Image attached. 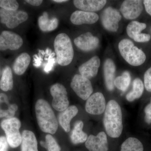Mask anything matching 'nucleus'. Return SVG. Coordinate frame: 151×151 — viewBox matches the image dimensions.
Wrapping results in <instances>:
<instances>
[{
    "label": "nucleus",
    "mask_w": 151,
    "mask_h": 151,
    "mask_svg": "<svg viewBox=\"0 0 151 151\" xmlns=\"http://www.w3.org/2000/svg\"><path fill=\"white\" fill-rule=\"evenodd\" d=\"M122 18V15L118 10L109 7L103 11L101 22L105 29L112 32H116L119 29V22Z\"/></svg>",
    "instance_id": "9"
},
{
    "label": "nucleus",
    "mask_w": 151,
    "mask_h": 151,
    "mask_svg": "<svg viewBox=\"0 0 151 151\" xmlns=\"http://www.w3.org/2000/svg\"><path fill=\"white\" fill-rule=\"evenodd\" d=\"M150 103H151V97L150 98Z\"/></svg>",
    "instance_id": "40"
},
{
    "label": "nucleus",
    "mask_w": 151,
    "mask_h": 151,
    "mask_svg": "<svg viewBox=\"0 0 151 151\" xmlns=\"http://www.w3.org/2000/svg\"><path fill=\"white\" fill-rule=\"evenodd\" d=\"M85 146L89 151H108L107 135L103 132H100L96 136L90 135L85 142Z\"/></svg>",
    "instance_id": "14"
},
{
    "label": "nucleus",
    "mask_w": 151,
    "mask_h": 151,
    "mask_svg": "<svg viewBox=\"0 0 151 151\" xmlns=\"http://www.w3.org/2000/svg\"><path fill=\"white\" fill-rule=\"evenodd\" d=\"M35 110L39 127L42 132L54 134L58 129V123L50 105L43 99H39L35 104Z\"/></svg>",
    "instance_id": "2"
},
{
    "label": "nucleus",
    "mask_w": 151,
    "mask_h": 151,
    "mask_svg": "<svg viewBox=\"0 0 151 151\" xmlns=\"http://www.w3.org/2000/svg\"><path fill=\"white\" fill-rule=\"evenodd\" d=\"M144 83L146 90L151 92V67L147 70L144 74Z\"/></svg>",
    "instance_id": "32"
},
{
    "label": "nucleus",
    "mask_w": 151,
    "mask_h": 151,
    "mask_svg": "<svg viewBox=\"0 0 151 151\" xmlns=\"http://www.w3.org/2000/svg\"><path fill=\"white\" fill-rule=\"evenodd\" d=\"M119 49L122 57L130 65L137 66L142 65L145 61V52L128 39H124L120 42Z\"/></svg>",
    "instance_id": "4"
},
{
    "label": "nucleus",
    "mask_w": 151,
    "mask_h": 151,
    "mask_svg": "<svg viewBox=\"0 0 151 151\" xmlns=\"http://www.w3.org/2000/svg\"><path fill=\"white\" fill-rule=\"evenodd\" d=\"M1 127L4 131L6 139L11 147L16 148L21 144L22 135L19 132L21 123L15 117L4 120L1 124Z\"/></svg>",
    "instance_id": "5"
},
{
    "label": "nucleus",
    "mask_w": 151,
    "mask_h": 151,
    "mask_svg": "<svg viewBox=\"0 0 151 151\" xmlns=\"http://www.w3.org/2000/svg\"><path fill=\"white\" fill-rule=\"evenodd\" d=\"M99 19V16L95 13L81 10L73 12L70 17L72 23L76 25L93 24L97 22Z\"/></svg>",
    "instance_id": "15"
},
{
    "label": "nucleus",
    "mask_w": 151,
    "mask_h": 151,
    "mask_svg": "<svg viewBox=\"0 0 151 151\" xmlns=\"http://www.w3.org/2000/svg\"><path fill=\"white\" fill-rule=\"evenodd\" d=\"M70 87L77 96L83 100H87L93 91L89 79L80 74L74 76L70 83Z\"/></svg>",
    "instance_id": "8"
},
{
    "label": "nucleus",
    "mask_w": 151,
    "mask_h": 151,
    "mask_svg": "<svg viewBox=\"0 0 151 151\" xmlns=\"http://www.w3.org/2000/svg\"><path fill=\"white\" fill-rule=\"evenodd\" d=\"M50 94L52 99V107L59 112H62L69 107V102L67 92L65 86L60 83H56L51 86Z\"/></svg>",
    "instance_id": "6"
},
{
    "label": "nucleus",
    "mask_w": 151,
    "mask_h": 151,
    "mask_svg": "<svg viewBox=\"0 0 151 151\" xmlns=\"http://www.w3.org/2000/svg\"><path fill=\"white\" fill-rule=\"evenodd\" d=\"M8 145L5 137H0V151H8Z\"/></svg>",
    "instance_id": "35"
},
{
    "label": "nucleus",
    "mask_w": 151,
    "mask_h": 151,
    "mask_svg": "<svg viewBox=\"0 0 151 151\" xmlns=\"http://www.w3.org/2000/svg\"><path fill=\"white\" fill-rule=\"evenodd\" d=\"M78 113V109L75 105L69 106L59 115V122L61 127L65 132L70 130V122Z\"/></svg>",
    "instance_id": "19"
},
{
    "label": "nucleus",
    "mask_w": 151,
    "mask_h": 151,
    "mask_svg": "<svg viewBox=\"0 0 151 151\" xmlns=\"http://www.w3.org/2000/svg\"><path fill=\"white\" fill-rule=\"evenodd\" d=\"M18 108V107L16 104H10L6 94L0 93V118H12Z\"/></svg>",
    "instance_id": "20"
},
{
    "label": "nucleus",
    "mask_w": 151,
    "mask_h": 151,
    "mask_svg": "<svg viewBox=\"0 0 151 151\" xmlns=\"http://www.w3.org/2000/svg\"><path fill=\"white\" fill-rule=\"evenodd\" d=\"M45 142L47 151H60V147L55 138L51 135L47 134L45 137Z\"/></svg>",
    "instance_id": "30"
},
{
    "label": "nucleus",
    "mask_w": 151,
    "mask_h": 151,
    "mask_svg": "<svg viewBox=\"0 0 151 151\" xmlns=\"http://www.w3.org/2000/svg\"><path fill=\"white\" fill-rule=\"evenodd\" d=\"M146 12L151 16V0H145L143 1Z\"/></svg>",
    "instance_id": "36"
},
{
    "label": "nucleus",
    "mask_w": 151,
    "mask_h": 151,
    "mask_svg": "<svg viewBox=\"0 0 151 151\" xmlns=\"http://www.w3.org/2000/svg\"><path fill=\"white\" fill-rule=\"evenodd\" d=\"M121 151H144V147L138 139L129 137L122 144Z\"/></svg>",
    "instance_id": "27"
},
{
    "label": "nucleus",
    "mask_w": 151,
    "mask_h": 151,
    "mask_svg": "<svg viewBox=\"0 0 151 151\" xmlns=\"http://www.w3.org/2000/svg\"><path fill=\"white\" fill-rule=\"evenodd\" d=\"M19 4L15 0H0V7L9 11H17Z\"/></svg>",
    "instance_id": "31"
},
{
    "label": "nucleus",
    "mask_w": 151,
    "mask_h": 151,
    "mask_svg": "<svg viewBox=\"0 0 151 151\" xmlns=\"http://www.w3.org/2000/svg\"><path fill=\"white\" fill-rule=\"evenodd\" d=\"M143 9V1L140 0H126L122 3L120 11L127 19H134L140 15Z\"/></svg>",
    "instance_id": "12"
},
{
    "label": "nucleus",
    "mask_w": 151,
    "mask_h": 151,
    "mask_svg": "<svg viewBox=\"0 0 151 151\" xmlns=\"http://www.w3.org/2000/svg\"><path fill=\"white\" fill-rule=\"evenodd\" d=\"M25 1L31 5L35 6H40L43 2L42 0H26Z\"/></svg>",
    "instance_id": "37"
},
{
    "label": "nucleus",
    "mask_w": 151,
    "mask_h": 151,
    "mask_svg": "<svg viewBox=\"0 0 151 151\" xmlns=\"http://www.w3.org/2000/svg\"><path fill=\"white\" fill-rule=\"evenodd\" d=\"M22 137L21 151H38L37 140L33 132L24 130Z\"/></svg>",
    "instance_id": "21"
},
{
    "label": "nucleus",
    "mask_w": 151,
    "mask_h": 151,
    "mask_svg": "<svg viewBox=\"0 0 151 151\" xmlns=\"http://www.w3.org/2000/svg\"><path fill=\"white\" fill-rule=\"evenodd\" d=\"M14 85L12 72L11 68L6 66L3 70L1 78L0 81V88L4 92L13 89Z\"/></svg>",
    "instance_id": "25"
},
{
    "label": "nucleus",
    "mask_w": 151,
    "mask_h": 151,
    "mask_svg": "<svg viewBox=\"0 0 151 151\" xmlns=\"http://www.w3.org/2000/svg\"><path fill=\"white\" fill-rule=\"evenodd\" d=\"M38 23L40 28L42 32H48L56 29L58 27L59 22L56 18H49L48 14L45 12L39 17Z\"/></svg>",
    "instance_id": "23"
},
{
    "label": "nucleus",
    "mask_w": 151,
    "mask_h": 151,
    "mask_svg": "<svg viewBox=\"0 0 151 151\" xmlns=\"http://www.w3.org/2000/svg\"><path fill=\"white\" fill-rule=\"evenodd\" d=\"M131 76L129 72L124 71L122 76L116 77L114 80V86L123 92H125L129 86Z\"/></svg>",
    "instance_id": "28"
},
{
    "label": "nucleus",
    "mask_w": 151,
    "mask_h": 151,
    "mask_svg": "<svg viewBox=\"0 0 151 151\" xmlns=\"http://www.w3.org/2000/svg\"><path fill=\"white\" fill-rule=\"evenodd\" d=\"M76 46L83 51L89 52L96 49L99 46V39L94 36L91 32L82 34L74 40Z\"/></svg>",
    "instance_id": "13"
},
{
    "label": "nucleus",
    "mask_w": 151,
    "mask_h": 151,
    "mask_svg": "<svg viewBox=\"0 0 151 151\" xmlns=\"http://www.w3.org/2000/svg\"><path fill=\"white\" fill-rule=\"evenodd\" d=\"M28 14L23 11H9L0 9L1 22L10 29H14L27 20Z\"/></svg>",
    "instance_id": "7"
},
{
    "label": "nucleus",
    "mask_w": 151,
    "mask_h": 151,
    "mask_svg": "<svg viewBox=\"0 0 151 151\" xmlns=\"http://www.w3.org/2000/svg\"><path fill=\"white\" fill-rule=\"evenodd\" d=\"M73 4L81 11L94 12L103 9L107 3L105 0H74Z\"/></svg>",
    "instance_id": "17"
},
{
    "label": "nucleus",
    "mask_w": 151,
    "mask_h": 151,
    "mask_svg": "<svg viewBox=\"0 0 151 151\" xmlns=\"http://www.w3.org/2000/svg\"><path fill=\"white\" fill-rule=\"evenodd\" d=\"M147 25L146 24L137 21H132L127 25V35L130 38L134 39L135 37L141 33V32L145 29Z\"/></svg>",
    "instance_id": "29"
},
{
    "label": "nucleus",
    "mask_w": 151,
    "mask_h": 151,
    "mask_svg": "<svg viewBox=\"0 0 151 151\" xmlns=\"http://www.w3.org/2000/svg\"><path fill=\"white\" fill-rule=\"evenodd\" d=\"M151 37L150 35L145 33H140L134 38L135 41L138 42H147L150 40Z\"/></svg>",
    "instance_id": "33"
},
{
    "label": "nucleus",
    "mask_w": 151,
    "mask_h": 151,
    "mask_svg": "<svg viewBox=\"0 0 151 151\" xmlns=\"http://www.w3.org/2000/svg\"><path fill=\"white\" fill-rule=\"evenodd\" d=\"M0 73H1V70H0Z\"/></svg>",
    "instance_id": "41"
},
{
    "label": "nucleus",
    "mask_w": 151,
    "mask_h": 151,
    "mask_svg": "<svg viewBox=\"0 0 151 151\" xmlns=\"http://www.w3.org/2000/svg\"><path fill=\"white\" fill-rule=\"evenodd\" d=\"M83 127L84 123L81 121L76 122L74 125L70 137L71 142L74 145L84 143L87 140L88 136L83 132Z\"/></svg>",
    "instance_id": "24"
},
{
    "label": "nucleus",
    "mask_w": 151,
    "mask_h": 151,
    "mask_svg": "<svg viewBox=\"0 0 151 151\" xmlns=\"http://www.w3.org/2000/svg\"><path fill=\"white\" fill-rule=\"evenodd\" d=\"M54 48L57 62L59 65L66 66L71 63L74 56V50L71 40L67 35L61 33L56 36Z\"/></svg>",
    "instance_id": "3"
},
{
    "label": "nucleus",
    "mask_w": 151,
    "mask_h": 151,
    "mask_svg": "<svg viewBox=\"0 0 151 151\" xmlns=\"http://www.w3.org/2000/svg\"><path fill=\"white\" fill-rule=\"evenodd\" d=\"M52 1L54 2L57 3H62L68 1H67V0H53Z\"/></svg>",
    "instance_id": "38"
},
{
    "label": "nucleus",
    "mask_w": 151,
    "mask_h": 151,
    "mask_svg": "<svg viewBox=\"0 0 151 151\" xmlns=\"http://www.w3.org/2000/svg\"><path fill=\"white\" fill-rule=\"evenodd\" d=\"M31 57L27 52H23L16 59L13 68L18 75H22L26 71L30 63Z\"/></svg>",
    "instance_id": "22"
},
{
    "label": "nucleus",
    "mask_w": 151,
    "mask_h": 151,
    "mask_svg": "<svg viewBox=\"0 0 151 151\" xmlns=\"http://www.w3.org/2000/svg\"><path fill=\"white\" fill-rule=\"evenodd\" d=\"M116 66L114 62L111 58H107L104 64V75L105 84L109 91H113L114 89Z\"/></svg>",
    "instance_id": "18"
},
{
    "label": "nucleus",
    "mask_w": 151,
    "mask_h": 151,
    "mask_svg": "<svg viewBox=\"0 0 151 151\" xmlns=\"http://www.w3.org/2000/svg\"><path fill=\"white\" fill-rule=\"evenodd\" d=\"M40 145H41L43 147L45 148L46 149L47 147H46V142H42V141H41L40 142Z\"/></svg>",
    "instance_id": "39"
},
{
    "label": "nucleus",
    "mask_w": 151,
    "mask_h": 151,
    "mask_svg": "<svg viewBox=\"0 0 151 151\" xmlns=\"http://www.w3.org/2000/svg\"><path fill=\"white\" fill-rule=\"evenodd\" d=\"M144 90V85L140 78H136L133 82V89L127 94L126 98L129 102H132L140 97Z\"/></svg>",
    "instance_id": "26"
},
{
    "label": "nucleus",
    "mask_w": 151,
    "mask_h": 151,
    "mask_svg": "<svg viewBox=\"0 0 151 151\" xmlns=\"http://www.w3.org/2000/svg\"><path fill=\"white\" fill-rule=\"evenodd\" d=\"M105 131L111 137H119L123 130L122 109L115 100H111L106 105L103 118Z\"/></svg>",
    "instance_id": "1"
},
{
    "label": "nucleus",
    "mask_w": 151,
    "mask_h": 151,
    "mask_svg": "<svg viewBox=\"0 0 151 151\" xmlns=\"http://www.w3.org/2000/svg\"><path fill=\"white\" fill-rule=\"evenodd\" d=\"M106 107L104 95L101 92H97L91 95L86 100L85 110L91 115H99L105 112Z\"/></svg>",
    "instance_id": "11"
},
{
    "label": "nucleus",
    "mask_w": 151,
    "mask_h": 151,
    "mask_svg": "<svg viewBox=\"0 0 151 151\" xmlns=\"http://www.w3.org/2000/svg\"><path fill=\"white\" fill-rule=\"evenodd\" d=\"M100 65V60L97 56L93 57L79 66L80 75L91 79L97 75Z\"/></svg>",
    "instance_id": "16"
},
{
    "label": "nucleus",
    "mask_w": 151,
    "mask_h": 151,
    "mask_svg": "<svg viewBox=\"0 0 151 151\" xmlns=\"http://www.w3.org/2000/svg\"><path fill=\"white\" fill-rule=\"evenodd\" d=\"M145 121L147 124H150L151 123V103H149L148 105L145 108Z\"/></svg>",
    "instance_id": "34"
},
{
    "label": "nucleus",
    "mask_w": 151,
    "mask_h": 151,
    "mask_svg": "<svg viewBox=\"0 0 151 151\" xmlns=\"http://www.w3.org/2000/svg\"><path fill=\"white\" fill-rule=\"evenodd\" d=\"M23 40L17 34L9 31H4L0 35V50H17L21 47Z\"/></svg>",
    "instance_id": "10"
}]
</instances>
